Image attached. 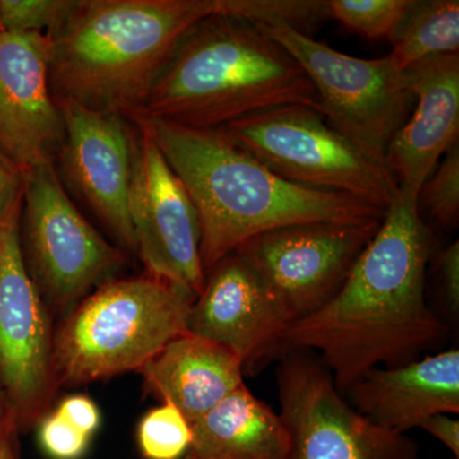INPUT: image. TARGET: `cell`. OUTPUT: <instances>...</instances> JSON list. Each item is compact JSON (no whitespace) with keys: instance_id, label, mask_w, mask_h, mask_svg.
I'll return each instance as SVG.
<instances>
[{"instance_id":"6da1fadb","label":"cell","mask_w":459,"mask_h":459,"mask_svg":"<svg viewBox=\"0 0 459 459\" xmlns=\"http://www.w3.org/2000/svg\"><path fill=\"white\" fill-rule=\"evenodd\" d=\"M431 250L418 195L400 189L342 289L289 325L281 353L318 352L342 394L374 368L421 359L449 333L425 296Z\"/></svg>"},{"instance_id":"7a4b0ae2","label":"cell","mask_w":459,"mask_h":459,"mask_svg":"<svg viewBox=\"0 0 459 459\" xmlns=\"http://www.w3.org/2000/svg\"><path fill=\"white\" fill-rule=\"evenodd\" d=\"M179 178L201 222L207 273L247 240L271 230L312 222L382 221L385 210L343 193L280 178L235 143L222 128L193 129L133 117Z\"/></svg>"},{"instance_id":"3957f363","label":"cell","mask_w":459,"mask_h":459,"mask_svg":"<svg viewBox=\"0 0 459 459\" xmlns=\"http://www.w3.org/2000/svg\"><path fill=\"white\" fill-rule=\"evenodd\" d=\"M219 0H69L47 32L54 99L131 119Z\"/></svg>"},{"instance_id":"277c9868","label":"cell","mask_w":459,"mask_h":459,"mask_svg":"<svg viewBox=\"0 0 459 459\" xmlns=\"http://www.w3.org/2000/svg\"><path fill=\"white\" fill-rule=\"evenodd\" d=\"M287 105L316 110L301 66L255 26L216 14L186 33L134 117L219 129Z\"/></svg>"},{"instance_id":"5b68a950","label":"cell","mask_w":459,"mask_h":459,"mask_svg":"<svg viewBox=\"0 0 459 459\" xmlns=\"http://www.w3.org/2000/svg\"><path fill=\"white\" fill-rule=\"evenodd\" d=\"M195 298L147 276L111 281L74 307L53 341L56 385H80L140 371L186 333Z\"/></svg>"},{"instance_id":"8992f818","label":"cell","mask_w":459,"mask_h":459,"mask_svg":"<svg viewBox=\"0 0 459 459\" xmlns=\"http://www.w3.org/2000/svg\"><path fill=\"white\" fill-rule=\"evenodd\" d=\"M222 129L274 174L299 186L343 193L382 210L400 195L385 160L332 128L312 108H271Z\"/></svg>"},{"instance_id":"52a82bcc","label":"cell","mask_w":459,"mask_h":459,"mask_svg":"<svg viewBox=\"0 0 459 459\" xmlns=\"http://www.w3.org/2000/svg\"><path fill=\"white\" fill-rule=\"evenodd\" d=\"M303 69L318 96L316 111L377 159L409 119L415 98L394 57L360 59L332 49L287 25L255 26Z\"/></svg>"},{"instance_id":"ba28073f","label":"cell","mask_w":459,"mask_h":459,"mask_svg":"<svg viewBox=\"0 0 459 459\" xmlns=\"http://www.w3.org/2000/svg\"><path fill=\"white\" fill-rule=\"evenodd\" d=\"M21 219L27 271L42 300L57 309L74 305L126 259L75 207L53 161L23 171Z\"/></svg>"},{"instance_id":"9c48e42d","label":"cell","mask_w":459,"mask_h":459,"mask_svg":"<svg viewBox=\"0 0 459 459\" xmlns=\"http://www.w3.org/2000/svg\"><path fill=\"white\" fill-rule=\"evenodd\" d=\"M277 388L289 434L286 459H420L415 440L353 409L310 352L282 353Z\"/></svg>"},{"instance_id":"30bf717a","label":"cell","mask_w":459,"mask_h":459,"mask_svg":"<svg viewBox=\"0 0 459 459\" xmlns=\"http://www.w3.org/2000/svg\"><path fill=\"white\" fill-rule=\"evenodd\" d=\"M380 223L285 226L249 238L234 255L252 268L291 325L337 295Z\"/></svg>"},{"instance_id":"8fae6325","label":"cell","mask_w":459,"mask_h":459,"mask_svg":"<svg viewBox=\"0 0 459 459\" xmlns=\"http://www.w3.org/2000/svg\"><path fill=\"white\" fill-rule=\"evenodd\" d=\"M21 216L0 226V389L20 429L38 424L56 389L49 316L27 271Z\"/></svg>"},{"instance_id":"7c38bea8","label":"cell","mask_w":459,"mask_h":459,"mask_svg":"<svg viewBox=\"0 0 459 459\" xmlns=\"http://www.w3.org/2000/svg\"><path fill=\"white\" fill-rule=\"evenodd\" d=\"M129 211L134 252L147 274L197 298L205 282L197 210L159 148L138 129Z\"/></svg>"},{"instance_id":"4fadbf2b","label":"cell","mask_w":459,"mask_h":459,"mask_svg":"<svg viewBox=\"0 0 459 459\" xmlns=\"http://www.w3.org/2000/svg\"><path fill=\"white\" fill-rule=\"evenodd\" d=\"M65 138L57 153L63 178L124 247L134 252L131 211L137 129L122 115L56 100Z\"/></svg>"},{"instance_id":"5bb4252c","label":"cell","mask_w":459,"mask_h":459,"mask_svg":"<svg viewBox=\"0 0 459 459\" xmlns=\"http://www.w3.org/2000/svg\"><path fill=\"white\" fill-rule=\"evenodd\" d=\"M290 320L252 268L237 255L221 259L205 273L201 294L193 301L186 332L228 347L255 373L282 352Z\"/></svg>"},{"instance_id":"9a60e30c","label":"cell","mask_w":459,"mask_h":459,"mask_svg":"<svg viewBox=\"0 0 459 459\" xmlns=\"http://www.w3.org/2000/svg\"><path fill=\"white\" fill-rule=\"evenodd\" d=\"M65 126L49 82V39L0 35V153L21 171L56 160Z\"/></svg>"},{"instance_id":"2e32d148","label":"cell","mask_w":459,"mask_h":459,"mask_svg":"<svg viewBox=\"0 0 459 459\" xmlns=\"http://www.w3.org/2000/svg\"><path fill=\"white\" fill-rule=\"evenodd\" d=\"M415 98L412 115L395 133L385 162L400 189L419 195L459 137V54L429 57L403 69Z\"/></svg>"},{"instance_id":"e0dca14e","label":"cell","mask_w":459,"mask_h":459,"mask_svg":"<svg viewBox=\"0 0 459 459\" xmlns=\"http://www.w3.org/2000/svg\"><path fill=\"white\" fill-rule=\"evenodd\" d=\"M344 397L377 427L404 434L437 413H459V350L394 368H374Z\"/></svg>"},{"instance_id":"ac0fdd59","label":"cell","mask_w":459,"mask_h":459,"mask_svg":"<svg viewBox=\"0 0 459 459\" xmlns=\"http://www.w3.org/2000/svg\"><path fill=\"white\" fill-rule=\"evenodd\" d=\"M144 385L190 425L244 385L243 362L228 347L183 333L140 370Z\"/></svg>"},{"instance_id":"d6986e66","label":"cell","mask_w":459,"mask_h":459,"mask_svg":"<svg viewBox=\"0 0 459 459\" xmlns=\"http://www.w3.org/2000/svg\"><path fill=\"white\" fill-rule=\"evenodd\" d=\"M287 452L279 413L241 385L192 425L184 459H286Z\"/></svg>"},{"instance_id":"ffe728a7","label":"cell","mask_w":459,"mask_h":459,"mask_svg":"<svg viewBox=\"0 0 459 459\" xmlns=\"http://www.w3.org/2000/svg\"><path fill=\"white\" fill-rule=\"evenodd\" d=\"M389 41L402 71L429 57L458 54V0H413Z\"/></svg>"},{"instance_id":"44dd1931","label":"cell","mask_w":459,"mask_h":459,"mask_svg":"<svg viewBox=\"0 0 459 459\" xmlns=\"http://www.w3.org/2000/svg\"><path fill=\"white\" fill-rule=\"evenodd\" d=\"M219 16L253 26L287 25L307 35L327 16V0H219Z\"/></svg>"},{"instance_id":"7402d4cb","label":"cell","mask_w":459,"mask_h":459,"mask_svg":"<svg viewBox=\"0 0 459 459\" xmlns=\"http://www.w3.org/2000/svg\"><path fill=\"white\" fill-rule=\"evenodd\" d=\"M413 0H327V16L370 39L391 38Z\"/></svg>"},{"instance_id":"603a6c76","label":"cell","mask_w":459,"mask_h":459,"mask_svg":"<svg viewBox=\"0 0 459 459\" xmlns=\"http://www.w3.org/2000/svg\"><path fill=\"white\" fill-rule=\"evenodd\" d=\"M137 442L144 459H184L192 443V425L177 407L162 403L141 420Z\"/></svg>"},{"instance_id":"cb8c5ba5","label":"cell","mask_w":459,"mask_h":459,"mask_svg":"<svg viewBox=\"0 0 459 459\" xmlns=\"http://www.w3.org/2000/svg\"><path fill=\"white\" fill-rule=\"evenodd\" d=\"M419 207L439 228L452 229L459 220V146L444 155L443 161L425 181L418 195Z\"/></svg>"},{"instance_id":"d4e9b609","label":"cell","mask_w":459,"mask_h":459,"mask_svg":"<svg viewBox=\"0 0 459 459\" xmlns=\"http://www.w3.org/2000/svg\"><path fill=\"white\" fill-rule=\"evenodd\" d=\"M68 0H0L3 32L47 33L56 25Z\"/></svg>"},{"instance_id":"484cf974","label":"cell","mask_w":459,"mask_h":459,"mask_svg":"<svg viewBox=\"0 0 459 459\" xmlns=\"http://www.w3.org/2000/svg\"><path fill=\"white\" fill-rule=\"evenodd\" d=\"M39 425V440L50 458L80 459L89 448V435L69 424L56 411L42 418Z\"/></svg>"},{"instance_id":"4316f807","label":"cell","mask_w":459,"mask_h":459,"mask_svg":"<svg viewBox=\"0 0 459 459\" xmlns=\"http://www.w3.org/2000/svg\"><path fill=\"white\" fill-rule=\"evenodd\" d=\"M23 172L0 153V226L21 216Z\"/></svg>"},{"instance_id":"83f0119b","label":"cell","mask_w":459,"mask_h":459,"mask_svg":"<svg viewBox=\"0 0 459 459\" xmlns=\"http://www.w3.org/2000/svg\"><path fill=\"white\" fill-rule=\"evenodd\" d=\"M437 280L444 304L452 316L459 314V243L451 244L437 256Z\"/></svg>"},{"instance_id":"f1b7e54d","label":"cell","mask_w":459,"mask_h":459,"mask_svg":"<svg viewBox=\"0 0 459 459\" xmlns=\"http://www.w3.org/2000/svg\"><path fill=\"white\" fill-rule=\"evenodd\" d=\"M56 412L90 437L100 427L98 406L84 395L65 398L57 407Z\"/></svg>"},{"instance_id":"f546056e","label":"cell","mask_w":459,"mask_h":459,"mask_svg":"<svg viewBox=\"0 0 459 459\" xmlns=\"http://www.w3.org/2000/svg\"><path fill=\"white\" fill-rule=\"evenodd\" d=\"M418 428L427 431L443 443L452 452L453 458L459 459V421L449 413H437L419 422Z\"/></svg>"},{"instance_id":"4dcf8cb0","label":"cell","mask_w":459,"mask_h":459,"mask_svg":"<svg viewBox=\"0 0 459 459\" xmlns=\"http://www.w3.org/2000/svg\"><path fill=\"white\" fill-rule=\"evenodd\" d=\"M20 430L13 411L0 389V459H22L18 446Z\"/></svg>"},{"instance_id":"1f68e13d","label":"cell","mask_w":459,"mask_h":459,"mask_svg":"<svg viewBox=\"0 0 459 459\" xmlns=\"http://www.w3.org/2000/svg\"><path fill=\"white\" fill-rule=\"evenodd\" d=\"M2 32H3L2 30H0V35H2Z\"/></svg>"}]
</instances>
